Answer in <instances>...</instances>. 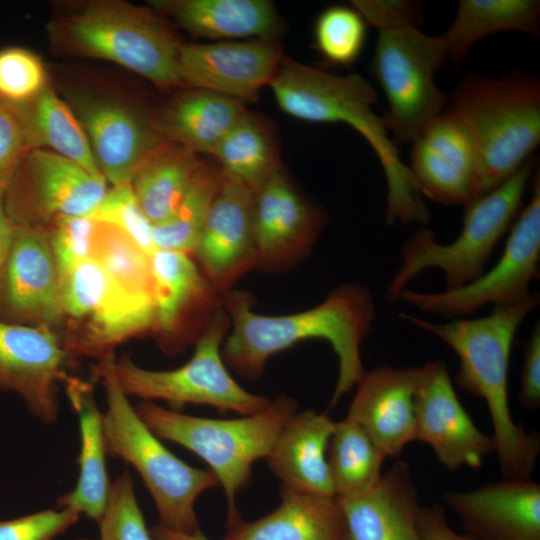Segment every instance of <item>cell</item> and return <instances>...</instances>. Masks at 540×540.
<instances>
[{
    "label": "cell",
    "instance_id": "6da1fadb",
    "mask_svg": "<svg viewBox=\"0 0 540 540\" xmlns=\"http://www.w3.org/2000/svg\"><path fill=\"white\" fill-rule=\"evenodd\" d=\"M222 300L231 326L222 345V357L241 377L257 379L271 356L313 338L329 342L338 358L330 406H335L365 373L361 345L376 318L375 302L367 287L345 283L312 308L277 316L253 311L254 298L248 292L229 291Z\"/></svg>",
    "mask_w": 540,
    "mask_h": 540
},
{
    "label": "cell",
    "instance_id": "7a4b0ae2",
    "mask_svg": "<svg viewBox=\"0 0 540 540\" xmlns=\"http://www.w3.org/2000/svg\"><path fill=\"white\" fill-rule=\"evenodd\" d=\"M540 302L538 292L494 306L480 318H452L436 323L410 314L399 317L449 345L460 366L458 387L482 398L493 426L494 451L504 478H530L540 452V439L517 424L508 401V369L516 332Z\"/></svg>",
    "mask_w": 540,
    "mask_h": 540
},
{
    "label": "cell",
    "instance_id": "3957f363",
    "mask_svg": "<svg viewBox=\"0 0 540 540\" xmlns=\"http://www.w3.org/2000/svg\"><path fill=\"white\" fill-rule=\"evenodd\" d=\"M269 86L286 114L307 122L344 123L366 140L385 175L388 225L428 224L430 215L418 184L383 117L374 112L378 94L364 77L335 75L284 56Z\"/></svg>",
    "mask_w": 540,
    "mask_h": 540
},
{
    "label": "cell",
    "instance_id": "277c9868",
    "mask_svg": "<svg viewBox=\"0 0 540 540\" xmlns=\"http://www.w3.org/2000/svg\"><path fill=\"white\" fill-rule=\"evenodd\" d=\"M351 6L378 31L371 72L387 100L385 125L396 144L412 143L448 104L435 82L448 58L447 43L442 34L417 28L415 2L353 0Z\"/></svg>",
    "mask_w": 540,
    "mask_h": 540
},
{
    "label": "cell",
    "instance_id": "5b68a950",
    "mask_svg": "<svg viewBox=\"0 0 540 540\" xmlns=\"http://www.w3.org/2000/svg\"><path fill=\"white\" fill-rule=\"evenodd\" d=\"M444 112L475 148L481 197L534 156L540 143V80L520 71L471 75L456 86Z\"/></svg>",
    "mask_w": 540,
    "mask_h": 540
},
{
    "label": "cell",
    "instance_id": "8992f818",
    "mask_svg": "<svg viewBox=\"0 0 540 540\" xmlns=\"http://www.w3.org/2000/svg\"><path fill=\"white\" fill-rule=\"evenodd\" d=\"M116 356L108 352L94 368L103 385V412L107 455L131 464L141 476L157 508L160 525L180 532L199 528L195 502L204 491L219 486L211 470L194 468L170 452L141 420L114 373Z\"/></svg>",
    "mask_w": 540,
    "mask_h": 540
},
{
    "label": "cell",
    "instance_id": "52a82bcc",
    "mask_svg": "<svg viewBox=\"0 0 540 540\" xmlns=\"http://www.w3.org/2000/svg\"><path fill=\"white\" fill-rule=\"evenodd\" d=\"M50 35L69 54L114 62L164 89H187L178 68L183 42L146 7L92 1L55 20Z\"/></svg>",
    "mask_w": 540,
    "mask_h": 540
},
{
    "label": "cell",
    "instance_id": "ba28073f",
    "mask_svg": "<svg viewBox=\"0 0 540 540\" xmlns=\"http://www.w3.org/2000/svg\"><path fill=\"white\" fill-rule=\"evenodd\" d=\"M134 408L158 438L179 444L206 461L226 495L229 526L241 518L236 495L248 485L253 464L268 456L296 412L297 403L291 397L280 396L263 411L237 419L187 415L152 401H143Z\"/></svg>",
    "mask_w": 540,
    "mask_h": 540
},
{
    "label": "cell",
    "instance_id": "9c48e42d",
    "mask_svg": "<svg viewBox=\"0 0 540 540\" xmlns=\"http://www.w3.org/2000/svg\"><path fill=\"white\" fill-rule=\"evenodd\" d=\"M535 168V158L531 157L507 180L467 205L461 232L451 243L437 242L434 232L427 228L410 236L401 246V263L387 287L386 300H398L408 283L429 268L443 272L447 289L478 279L516 219Z\"/></svg>",
    "mask_w": 540,
    "mask_h": 540
},
{
    "label": "cell",
    "instance_id": "30bf717a",
    "mask_svg": "<svg viewBox=\"0 0 540 540\" xmlns=\"http://www.w3.org/2000/svg\"><path fill=\"white\" fill-rule=\"evenodd\" d=\"M229 329L230 319L223 306L195 342L194 353L184 365L150 370L123 355L115 360V377L127 396L164 400L176 411L193 403L244 416L259 413L272 400L245 390L228 372L221 349Z\"/></svg>",
    "mask_w": 540,
    "mask_h": 540
},
{
    "label": "cell",
    "instance_id": "8fae6325",
    "mask_svg": "<svg viewBox=\"0 0 540 540\" xmlns=\"http://www.w3.org/2000/svg\"><path fill=\"white\" fill-rule=\"evenodd\" d=\"M60 300L69 325L60 339L71 356L101 357L154 329L153 297L125 290L93 258L62 279Z\"/></svg>",
    "mask_w": 540,
    "mask_h": 540
},
{
    "label": "cell",
    "instance_id": "7c38bea8",
    "mask_svg": "<svg viewBox=\"0 0 540 540\" xmlns=\"http://www.w3.org/2000/svg\"><path fill=\"white\" fill-rule=\"evenodd\" d=\"M531 187V199L514 220L503 253L491 269L456 289L428 293L405 288L399 299L422 312L452 319L474 314L488 304L505 305L527 296L540 273L539 170Z\"/></svg>",
    "mask_w": 540,
    "mask_h": 540
},
{
    "label": "cell",
    "instance_id": "4fadbf2b",
    "mask_svg": "<svg viewBox=\"0 0 540 540\" xmlns=\"http://www.w3.org/2000/svg\"><path fill=\"white\" fill-rule=\"evenodd\" d=\"M109 186L78 164L42 148L21 159L5 191L12 224L46 226L60 216L90 217Z\"/></svg>",
    "mask_w": 540,
    "mask_h": 540
},
{
    "label": "cell",
    "instance_id": "5bb4252c",
    "mask_svg": "<svg viewBox=\"0 0 540 540\" xmlns=\"http://www.w3.org/2000/svg\"><path fill=\"white\" fill-rule=\"evenodd\" d=\"M60 284L46 226L13 224L0 272V320L58 333L63 325Z\"/></svg>",
    "mask_w": 540,
    "mask_h": 540
},
{
    "label": "cell",
    "instance_id": "9a60e30c",
    "mask_svg": "<svg viewBox=\"0 0 540 540\" xmlns=\"http://www.w3.org/2000/svg\"><path fill=\"white\" fill-rule=\"evenodd\" d=\"M327 214L295 188L283 169L253 191L252 228L256 269L291 268L311 251Z\"/></svg>",
    "mask_w": 540,
    "mask_h": 540
},
{
    "label": "cell",
    "instance_id": "2e32d148",
    "mask_svg": "<svg viewBox=\"0 0 540 540\" xmlns=\"http://www.w3.org/2000/svg\"><path fill=\"white\" fill-rule=\"evenodd\" d=\"M414 440L428 444L447 469L479 468L494 451L460 403L448 368L435 360L416 368Z\"/></svg>",
    "mask_w": 540,
    "mask_h": 540
},
{
    "label": "cell",
    "instance_id": "e0dca14e",
    "mask_svg": "<svg viewBox=\"0 0 540 540\" xmlns=\"http://www.w3.org/2000/svg\"><path fill=\"white\" fill-rule=\"evenodd\" d=\"M155 323L163 349L174 353L195 342L223 307L222 295L190 254L156 249L150 256Z\"/></svg>",
    "mask_w": 540,
    "mask_h": 540
},
{
    "label": "cell",
    "instance_id": "ac0fdd59",
    "mask_svg": "<svg viewBox=\"0 0 540 540\" xmlns=\"http://www.w3.org/2000/svg\"><path fill=\"white\" fill-rule=\"evenodd\" d=\"M72 357L53 329L0 320V389L19 395L43 424L59 417L58 385Z\"/></svg>",
    "mask_w": 540,
    "mask_h": 540
},
{
    "label": "cell",
    "instance_id": "d6986e66",
    "mask_svg": "<svg viewBox=\"0 0 540 540\" xmlns=\"http://www.w3.org/2000/svg\"><path fill=\"white\" fill-rule=\"evenodd\" d=\"M284 57L277 40L183 43L178 57L185 88L214 92L242 103L255 101Z\"/></svg>",
    "mask_w": 540,
    "mask_h": 540
},
{
    "label": "cell",
    "instance_id": "ffe728a7",
    "mask_svg": "<svg viewBox=\"0 0 540 540\" xmlns=\"http://www.w3.org/2000/svg\"><path fill=\"white\" fill-rule=\"evenodd\" d=\"M253 192L221 171V181L191 255L221 294L256 269L252 228Z\"/></svg>",
    "mask_w": 540,
    "mask_h": 540
},
{
    "label": "cell",
    "instance_id": "44dd1931",
    "mask_svg": "<svg viewBox=\"0 0 540 540\" xmlns=\"http://www.w3.org/2000/svg\"><path fill=\"white\" fill-rule=\"evenodd\" d=\"M67 102L80 121L101 175L108 185L130 183L141 162L165 140L153 116L130 106L86 94Z\"/></svg>",
    "mask_w": 540,
    "mask_h": 540
},
{
    "label": "cell",
    "instance_id": "7402d4cb",
    "mask_svg": "<svg viewBox=\"0 0 540 540\" xmlns=\"http://www.w3.org/2000/svg\"><path fill=\"white\" fill-rule=\"evenodd\" d=\"M408 167L422 196L441 205L466 207L480 197L475 148L464 129L444 111L412 142Z\"/></svg>",
    "mask_w": 540,
    "mask_h": 540
},
{
    "label": "cell",
    "instance_id": "603a6c76",
    "mask_svg": "<svg viewBox=\"0 0 540 540\" xmlns=\"http://www.w3.org/2000/svg\"><path fill=\"white\" fill-rule=\"evenodd\" d=\"M443 499L472 540H540V484L504 478Z\"/></svg>",
    "mask_w": 540,
    "mask_h": 540
},
{
    "label": "cell",
    "instance_id": "cb8c5ba5",
    "mask_svg": "<svg viewBox=\"0 0 540 540\" xmlns=\"http://www.w3.org/2000/svg\"><path fill=\"white\" fill-rule=\"evenodd\" d=\"M347 417L359 424L385 457H398L414 440L416 368L389 365L365 371Z\"/></svg>",
    "mask_w": 540,
    "mask_h": 540
},
{
    "label": "cell",
    "instance_id": "d4e9b609",
    "mask_svg": "<svg viewBox=\"0 0 540 540\" xmlns=\"http://www.w3.org/2000/svg\"><path fill=\"white\" fill-rule=\"evenodd\" d=\"M342 540H419L420 504L409 464L398 459L369 490L337 498Z\"/></svg>",
    "mask_w": 540,
    "mask_h": 540
},
{
    "label": "cell",
    "instance_id": "484cf974",
    "mask_svg": "<svg viewBox=\"0 0 540 540\" xmlns=\"http://www.w3.org/2000/svg\"><path fill=\"white\" fill-rule=\"evenodd\" d=\"M335 422L313 410L295 412L266 457L272 473L290 489L335 497L327 460Z\"/></svg>",
    "mask_w": 540,
    "mask_h": 540
},
{
    "label": "cell",
    "instance_id": "4316f807",
    "mask_svg": "<svg viewBox=\"0 0 540 540\" xmlns=\"http://www.w3.org/2000/svg\"><path fill=\"white\" fill-rule=\"evenodd\" d=\"M150 6L200 37L277 40L284 30L283 19L268 0H157Z\"/></svg>",
    "mask_w": 540,
    "mask_h": 540
},
{
    "label": "cell",
    "instance_id": "83f0119b",
    "mask_svg": "<svg viewBox=\"0 0 540 540\" xmlns=\"http://www.w3.org/2000/svg\"><path fill=\"white\" fill-rule=\"evenodd\" d=\"M63 385L79 420V476L74 489L58 497L57 508H70L98 524L111 487L106 468L103 413L97 407L91 383L68 374Z\"/></svg>",
    "mask_w": 540,
    "mask_h": 540
},
{
    "label": "cell",
    "instance_id": "f1b7e54d",
    "mask_svg": "<svg viewBox=\"0 0 540 540\" xmlns=\"http://www.w3.org/2000/svg\"><path fill=\"white\" fill-rule=\"evenodd\" d=\"M246 111L245 104L238 100L187 88L168 101L153 118L165 141L196 154H211Z\"/></svg>",
    "mask_w": 540,
    "mask_h": 540
},
{
    "label": "cell",
    "instance_id": "f546056e",
    "mask_svg": "<svg viewBox=\"0 0 540 540\" xmlns=\"http://www.w3.org/2000/svg\"><path fill=\"white\" fill-rule=\"evenodd\" d=\"M280 505L254 520L241 518L228 526L223 540H342L336 497L299 492L281 485Z\"/></svg>",
    "mask_w": 540,
    "mask_h": 540
},
{
    "label": "cell",
    "instance_id": "4dcf8cb0",
    "mask_svg": "<svg viewBox=\"0 0 540 540\" xmlns=\"http://www.w3.org/2000/svg\"><path fill=\"white\" fill-rule=\"evenodd\" d=\"M203 164L198 154L168 141L141 162L130 184L153 225L174 213Z\"/></svg>",
    "mask_w": 540,
    "mask_h": 540
},
{
    "label": "cell",
    "instance_id": "1f68e13d",
    "mask_svg": "<svg viewBox=\"0 0 540 540\" xmlns=\"http://www.w3.org/2000/svg\"><path fill=\"white\" fill-rule=\"evenodd\" d=\"M500 32L540 36V2L536 0H460L455 17L442 34L448 57L461 64L471 48Z\"/></svg>",
    "mask_w": 540,
    "mask_h": 540
},
{
    "label": "cell",
    "instance_id": "d6a6232c",
    "mask_svg": "<svg viewBox=\"0 0 540 540\" xmlns=\"http://www.w3.org/2000/svg\"><path fill=\"white\" fill-rule=\"evenodd\" d=\"M17 108L31 149L49 150L91 174L103 177L80 121L69 103L61 99L50 85L30 103Z\"/></svg>",
    "mask_w": 540,
    "mask_h": 540
},
{
    "label": "cell",
    "instance_id": "836d02e7",
    "mask_svg": "<svg viewBox=\"0 0 540 540\" xmlns=\"http://www.w3.org/2000/svg\"><path fill=\"white\" fill-rule=\"evenodd\" d=\"M220 170L252 192L283 169L275 132L265 118L246 111L211 154Z\"/></svg>",
    "mask_w": 540,
    "mask_h": 540
},
{
    "label": "cell",
    "instance_id": "e575fe53",
    "mask_svg": "<svg viewBox=\"0 0 540 540\" xmlns=\"http://www.w3.org/2000/svg\"><path fill=\"white\" fill-rule=\"evenodd\" d=\"M385 455L352 419L335 422L327 460L335 497L361 494L381 478Z\"/></svg>",
    "mask_w": 540,
    "mask_h": 540
},
{
    "label": "cell",
    "instance_id": "d590c367",
    "mask_svg": "<svg viewBox=\"0 0 540 540\" xmlns=\"http://www.w3.org/2000/svg\"><path fill=\"white\" fill-rule=\"evenodd\" d=\"M220 181V168L204 162L174 213L153 225L152 237L156 249L192 254Z\"/></svg>",
    "mask_w": 540,
    "mask_h": 540
},
{
    "label": "cell",
    "instance_id": "8d00e7d4",
    "mask_svg": "<svg viewBox=\"0 0 540 540\" xmlns=\"http://www.w3.org/2000/svg\"><path fill=\"white\" fill-rule=\"evenodd\" d=\"M92 258L125 290L153 297L150 256L118 228L96 221Z\"/></svg>",
    "mask_w": 540,
    "mask_h": 540
},
{
    "label": "cell",
    "instance_id": "74e56055",
    "mask_svg": "<svg viewBox=\"0 0 540 540\" xmlns=\"http://www.w3.org/2000/svg\"><path fill=\"white\" fill-rule=\"evenodd\" d=\"M367 23L354 8L334 5L322 11L314 26L315 46L326 63L350 66L365 46Z\"/></svg>",
    "mask_w": 540,
    "mask_h": 540
},
{
    "label": "cell",
    "instance_id": "f35d334b",
    "mask_svg": "<svg viewBox=\"0 0 540 540\" xmlns=\"http://www.w3.org/2000/svg\"><path fill=\"white\" fill-rule=\"evenodd\" d=\"M47 86V72L37 54L20 46L0 49L2 101L16 107L23 106L34 100Z\"/></svg>",
    "mask_w": 540,
    "mask_h": 540
},
{
    "label": "cell",
    "instance_id": "ab89813d",
    "mask_svg": "<svg viewBox=\"0 0 540 540\" xmlns=\"http://www.w3.org/2000/svg\"><path fill=\"white\" fill-rule=\"evenodd\" d=\"M98 525L100 540H154L138 505L128 470L111 482L106 509Z\"/></svg>",
    "mask_w": 540,
    "mask_h": 540
},
{
    "label": "cell",
    "instance_id": "60d3db41",
    "mask_svg": "<svg viewBox=\"0 0 540 540\" xmlns=\"http://www.w3.org/2000/svg\"><path fill=\"white\" fill-rule=\"evenodd\" d=\"M90 217L118 228L149 256L156 250L153 223L141 208L130 183L110 186Z\"/></svg>",
    "mask_w": 540,
    "mask_h": 540
},
{
    "label": "cell",
    "instance_id": "b9f144b4",
    "mask_svg": "<svg viewBox=\"0 0 540 540\" xmlns=\"http://www.w3.org/2000/svg\"><path fill=\"white\" fill-rule=\"evenodd\" d=\"M46 228L61 282L78 265L92 258L96 221L91 217L60 216Z\"/></svg>",
    "mask_w": 540,
    "mask_h": 540
},
{
    "label": "cell",
    "instance_id": "7bdbcfd3",
    "mask_svg": "<svg viewBox=\"0 0 540 540\" xmlns=\"http://www.w3.org/2000/svg\"><path fill=\"white\" fill-rule=\"evenodd\" d=\"M80 515L70 508H58L0 520V540H54L78 522Z\"/></svg>",
    "mask_w": 540,
    "mask_h": 540
},
{
    "label": "cell",
    "instance_id": "ee69618b",
    "mask_svg": "<svg viewBox=\"0 0 540 540\" xmlns=\"http://www.w3.org/2000/svg\"><path fill=\"white\" fill-rule=\"evenodd\" d=\"M30 149L19 109L0 99V182L9 181Z\"/></svg>",
    "mask_w": 540,
    "mask_h": 540
},
{
    "label": "cell",
    "instance_id": "f6af8a7d",
    "mask_svg": "<svg viewBox=\"0 0 540 540\" xmlns=\"http://www.w3.org/2000/svg\"><path fill=\"white\" fill-rule=\"evenodd\" d=\"M519 403L525 409L540 406V324L533 326L524 347Z\"/></svg>",
    "mask_w": 540,
    "mask_h": 540
},
{
    "label": "cell",
    "instance_id": "bcb514c9",
    "mask_svg": "<svg viewBox=\"0 0 540 540\" xmlns=\"http://www.w3.org/2000/svg\"><path fill=\"white\" fill-rule=\"evenodd\" d=\"M419 540H472L456 533L449 525L444 509L439 505L421 506L417 515Z\"/></svg>",
    "mask_w": 540,
    "mask_h": 540
},
{
    "label": "cell",
    "instance_id": "7dc6e473",
    "mask_svg": "<svg viewBox=\"0 0 540 540\" xmlns=\"http://www.w3.org/2000/svg\"><path fill=\"white\" fill-rule=\"evenodd\" d=\"M7 183L0 182V272L8 256L13 235V224L5 208Z\"/></svg>",
    "mask_w": 540,
    "mask_h": 540
},
{
    "label": "cell",
    "instance_id": "c3c4849f",
    "mask_svg": "<svg viewBox=\"0 0 540 540\" xmlns=\"http://www.w3.org/2000/svg\"><path fill=\"white\" fill-rule=\"evenodd\" d=\"M150 533L154 540H209L201 530L185 533L166 528L160 524L153 526Z\"/></svg>",
    "mask_w": 540,
    "mask_h": 540
},
{
    "label": "cell",
    "instance_id": "681fc988",
    "mask_svg": "<svg viewBox=\"0 0 540 540\" xmlns=\"http://www.w3.org/2000/svg\"><path fill=\"white\" fill-rule=\"evenodd\" d=\"M76 540H89V539H86V538H79V539H76Z\"/></svg>",
    "mask_w": 540,
    "mask_h": 540
}]
</instances>
